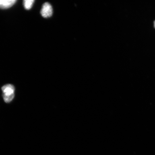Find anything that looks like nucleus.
<instances>
[{"instance_id":"obj_1","label":"nucleus","mask_w":155,"mask_h":155,"mask_svg":"<svg viewBox=\"0 0 155 155\" xmlns=\"http://www.w3.org/2000/svg\"><path fill=\"white\" fill-rule=\"evenodd\" d=\"M3 93V97L5 102L9 103L12 101L15 96V88L11 84H7L2 88Z\"/></svg>"},{"instance_id":"obj_2","label":"nucleus","mask_w":155,"mask_h":155,"mask_svg":"<svg viewBox=\"0 0 155 155\" xmlns=\"http://www.w3.org/2000/svg\"><path fill=\"white\" fill-rule=\"evenodd\" d=\"M53 10L51 5L49 3L44 4L41 11V14L44 18L51 17L53 14Z\"/></svg>"},{"instance_id":"obj_3","label":"nucleus","mask_w":155,"mask_h":155,"mask_svg":"<svg viewBox=\"0 0 155 155\" xmlns=\"http://www.w3.org/2000/svg\"><path fill=\"white\" fill-rule=\"evenodd\" d=\"M16 0H0V8H9L16 2Z\"/></svg>"},{"instance_id":"obj_4","label":"nucleus","mask_w":155,"mask_h":155,"mask_svg":"<svg viewBox=\"0 0 155 155\" xmlns=\"http://www.w3.org/2000/svg\"><path fill=\"white\" fill-rule=\"evenodd\" d=\"M34 0H25L24 5L25 8L26 9H30L32 6L34 2Z\"/></svg>"},{"instance_id":"obj_5","label":"nucleus","mask_w":155,"mask_h":155,"mask_svg":"<svg viewBox=\"0 0 155 155\" xmlns=\"http://www.w3.org/2000/svg\"><path fill=\"white\" fill-rule=\"evenodd\" d=\"M154 27L155 28V21H154Z\"/></svg>"}]
</instances>
